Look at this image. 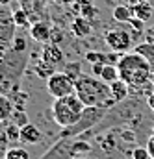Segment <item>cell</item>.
<instances>
[{
    "instance_id": "1",
    "label": "cell",
    "mask_w": 154,
    "mask_h": 159,
    "mask_svg": "<svg viewBox=\"0 0 154 159\" xmlns=\"http://www.w3.org/2000/svg\"><path fill=\"white\" fill-rule=\"evenodd\" d=\"M117 69L119 78L130 87V93H143L145 89H154L151 83L152 65L137 52L123 54L117 63Z\"/></svg>"
},
{
    "instance_id": "2",
    "label": "cell",
    "mask_w": 154,
    "mask_h": 159,
    "mask_svg": "<svg viewBox=\"0 0 154 159\" xmlns=\"http://www.w3.org/2000/svg\"><path fill=\"white\" fill-rule=\"evenodd\" d=\"M75 94L84 102L85 107H104L110 109L117 102L112 96L110 83L93 74H80L75 83Z\"/></svg>"
},
{
    "instance_id": "3",
    "label": "cell",
    "mask_w": 154,
    "mask_h": 159,
    "mask_svg": "<svg viewBox=\"0 0 154 159\" xmlns=\"http://www.w3.org/2000/svg\"><path fill=\"white\" fill-rule=\"evenodd\" d=\"M28 65V52H17L13 48L4 52L0 65V93L9 96L19 91V81Z\"/></svg>"
},
{
    "instance_id": "4",
    "label": "cell",
    "mask_w": 154,
    "mask_h": 159,
    "mask_svg": "<svg viewBox=\"0 0 154 159\" xmlns=\"http://www.w3.org/2000/svg\"><path fill=\"white\" fill-rule=\"evenodd\" d=\"M84 109H85V106L76 94H69V96H63V98H54L52 119L60 128H69V126L76 124L80 120Z\"/></svg>"
},
{
    "instance_id": "5",
    "label": "cell",
    "mask_w": 154,
    "mask_h": 159,
    "mask_svg": "<svg viewBox=\"0 0 154 159\" xmlns=\"http://www.w3.org/2000/svg\"><path fill=\"white\" fill-rule=\"evenodd\" d=\"M91 144L75 137H60V141L41 159H73L78 152H89Z\"/></svg>"
},
{
    "instance_id": "6",
    "label": "cell",
    "mask_w": 154,
    "mask_h": 159,
    "mask_svg": "<svg viewBox=\"0 0 154 159\" xmlns=\"http://www.w3.org/2000/svg\"><path fill=\"white\" fill-rule=\"evenodd\" d=\"M106 111L108 109H104V107H85L76 124H73L69 128H61V137H76V135H82L84 131L91 129L95 124H99L100 120L104 119Z\"/></svg>"
},
{
    "instance_id": "7",
    "label": "cell",
    "mask_w": 154,
    "mask_h": 159,
    "mask_svg": "<svg viewBox=\"0 0 154 159\" xmlns=\"http://www.w3.org/2000/svg\"><path fill=\"white\" fill-rule=\"evenodd\" d=\"M75 83H76L75 78H71L63 70H58L46 80V91L54 98H63V96L75 94Z\"/></svg>"
},
{
    "instance_id": "8",
    "label": "cell",
    "mask_w": 154,
    "mask_h": 159,
    "mask_svg": "<svg viewBox=\"0 0 154 159\" xmlns=\"http://www.w3.org/2000/svg\"><path fill=\"white\" fill-rule=\"evenodd\" d=\"M17 35V22L13 11L7 6H0V50L6 52L11 48V43Z\"/></svg>"
},
{
    "instance_id": "9",
    "label": "cell",
    "mask_w": 154,
    "mask_h": 159,
    "mask_svg": "<svg viewBox=\"0 0 154 159\" xmlns=\"http://www.w3.org/2000/svg\"><path fill=\"white\" fill-rule=\"evenodd\" d=\"M132 34L124 28H112L104 34V43L110 48V52H117V54H126L132 48Z\"/></svg>"
},
{
    "instance_id": "10",
    "label": "cell",
    "mask_w": 154,
    "mask_h": 159,
    "mask_svg": "<svg viewBox=\"0 0 154 159\" xmlns=\"http://www.w3.org/2000/svg\"><path fill=\"white\" fill-rule=\"evenodd\" d=\"M41 59L46 61L48 65L56 67V69H58L60 65H63V61H65L63 50H61L58 44H54V43H46V44L43 46V50H41Z\"/></svg>"
},
{
    "instance_id": "11",
    "label": "cell",
    "mask_w": 154,
    "mask_h": 159,
    "mask_svg": "<svg viewBox=\"0 0 154 159\" xmlns=\"http://www.w3.org/2000/svg\"><path fill=\"white\" fill-rule=\"evenodd\" d=\"M30 37L34 41H37V43L46 44V43H50V39H52V28L46 22H34L30 26Z\"/></svg>"
},
{
    "instance_id": "12",
    "label": "cell",
    "mask_w": 154,
    "mask_h": 159,
    "mask_svg": "<svg viewBox=\"0 0 154 159\" xmlns=\"http://www.w3.org/2000/svg\"><path fill=\"white\" fill-rule=\"evenodd\" d=\"M21 141L26 143V144H37L43 141V133L39 131L37 126L34 124H26L21 128Z\"/></svg>"
},
{
    "instance_id": "13",
    "label": "cell",
    "mask_w": 154,
    "mask_h": 159,
    "mask_svg": "<svg viewBox=\"0 0 154 159\" xmlns=\"http://www.w3.org/2000/svg\"><path fill=\"white\" fill-rule=\"evenodd\" d=\"M71 30H73V34L76 35V37H87L91 32H93V26H91V20L89 19H85V17H76L75 20H73V24H71Z\"/></svg>"
},
{
    "instance_id": "14",
    "label": "cell",
    "mask_w": 154,
    "mask_h": 159,
    "mask_svg": "<svg viewBox=\"0 0 154 159\" xmlns=\"http://www.w3.org/2000/svg\"><path fill=\"white\" fill-rule=\"evenodd\" d=\"M110 89H112V96H113V100H115L117 104L123 102V100L130 94V87H128L121 78L117 80V81H113V83H110Z\"/></svg>"
},
{
    "instance_id": "15",
    "label": "cell",
    "mask_w": 154,
    "mask_h": 159,
    "mask_svg": "<svg viewBox=\"0 0 154 159\" xmlns=\"http://www.w3.org/2000/svg\"><path fill=\"white\" fill-rule=\"evenodd\" d=\"M13 111H15V106H13L11 98L0 93V124H2V122H6V120H9V119H11Z\"/></svg>"
},
{
    "instance_id": "16",
    "label": "cell",
    "mask_w": 154,
    "mask_h": 159,
    "mask_svg": "<svg viewBox=\"0 0 154 159\" xmlns=\"http://www.w3.org/2000/svg\"><path fill=\"white\" fill-rule=\"evenodd\" d=\"M113 19H115L117 22H126L128 24V20L134 17V9L130 7V6H124V4H119L113 7Z\"/></svg>"
},
{
    "instance_id": "17",
    "label": "cell",
    "mask_w": 154,
    "mask_h": 159,
    "mask_svg": "<svg viewBox=\"0 0 154 159\" xmlns=\"http://www.w3.org/2000/svg\"><path fill=\"white\" fill-rule=\"evenodd\" d=\"M132 9H134V17L141 19L143 22H147L152 17V6H151V2H141L137 6H134Z\"/></svg>"
},
{
    "instance_id": "18",
    "label": "cell",
    "mask_w": 154,
    "mask_h": 159,
    "mask_svg": "<svg viewBox=\"0 0 154 159\" xmlns=\"http://www.w3.org/2000/svg\"><path fill=\"white\" fill-rule=\"evenodd\" d=\"M34 72L37 74V78H43V80H48L54 72H58L56 70V67H52V65H48L46 61H37L36 63V67H34Z\"/></svg>"
},
{
    "instance_id": "19",
    "label": "cell",
    "mask_w": 154,
    "mask_h": 159,
    "mask_svg": "<svg viewBox=\"0 0 154 159\" xmlns=\"http://www.w3.org/2000/svg\"><path fill=\"white\" fill-rule=\"evenodd\" d=\"M134 52H137V54L143 56L151 65H154V43H147V41H145V43H139Z\"/></svg>"
},
{
    "instance_id": "20",
    "label": "cell",
    "mask_w": 154,
    "mask_h": 159,
    "mask_svg": "<svg viewBox=\"0 0 154 159\" xmlns=\"http://www.w3.org/2000/svg\"><path fill=\"white\" fill-rule=\"evenodd\" d=\"M100 80H104L106 83H113L119 80V69L117 65H104V70L100 74Z\"/></svg>"
},
{
    "instance_id": "21",
    "label": "cell",
    "mask_w": 154,
    "mask_h": 159,
    "mask_svg": "<svg viewBox=\"0 0 154 159\" xmlns=\"http://www.w3.org/2000/svg\"><path fill=\"white\" fill-rule=\"evenodd\" d=\"M6 159H30V154L22 146H11L6 152Z\"/></svg>"
},
{
    "instance_id": "22",
    "label": "cell",
    "mask_w": 154,
    "mask_h": 159,
    "mask_svg": "<svg viewBox=\"0 0 154 159\" xmlns=\"http://www.w3.org/2000/svg\"><path fill=\"white\" fill-rule=\"evenodd\" d=\"M4 129H6V135H7V141L9 143H19L21 141V128L17 124L9 122V124H6Z\"/></svg>"
},
{
    "instance_id": "23",
    "label": "cell",
    "mask_w": 154,
    "mask_h": 159,
    "mask_svg": "<svg viewBox=\"0 0 154 159\" xmlns=\"http://www.w3.org/2000/svg\"><path fill=\"white\" fill-rule=\"evenodd\" d=\"M13 19H15V22H17V26H21V28H24V26H32L30 24V19H28V13L22 9V7H17L15 11H13Z\"/></svg>"
},
{
    "instance_id": "24",
    "label": "cell",
    "mask_w": 154,
    "mask_h": 159,
    "mask_svg": "<svg viewBox=\"0 0 154 159\" xmlns=\"http://www.w3.org/2000/svg\"><path fill=\"white\" fill-rule=\"evenodd\" d=\"M85 61H89L91 65H93V63H104V65H108L110 56L104 54V52H87V54H85Z\"/></svg>"
},
{
    "instance_id": "25",
    "label": "cell",
    "mask_w": 154,
    "mask_h": 159,
    "mask_svg": "<svg viewBox=\"0 0 154 159\" xmlns=\"http://www.w3.org/2000/svg\"><path fill=\"white\" fill-rule=\"evenodd\" d=\"M11 48L17 50V52H28V41H26V35L17 34L15 39H13V43H11Z\"/></svg>"
},
{
    "instance_id": "26",
    "label": "cell",
    "mask_w": 154,
    "mask_h": 159,
    "mask_svg": "<svg viewBox=\"0 0 154 159\" xmlns=\"http://www.w3.org/2000/svg\"><path fill=\"white\" fill-rule=\"evenodd\" d=\"M9 120H11L13 124H17L19 128H22V126L30 124V122H28V115H26L24 111H19V109H15V111H13V115H11V119H9Z\"/></svg>"
},
{
    "instance_id": "27",
    "label": "cell",
    "mask_w": 154,
    "mask_h": 159,
    "mask_svg": "<svg viewBox=\"0 0 154 159\" xmlns=\"http://www.w3.org/2000/svg\"><path fill=\"white\" fill-rule=\"evenodd\" d=\"M63 72H67L71 78L76 80L78 76L82 74V67H80V63H78V61H76V63H65V65H63Z\"/></svg>"
},
{
    "instance_id": "28",
    "label": "cell",
    "mask_w": 154,
    "mask_h": 159,
    "mask_svg": "<svg viewBox=\"0 0 154 159\" xmlns=\"http://www.w3.org/2000/svg\"><path fill=\"white\" fill-rule=\"evenodd\" d=\"M128 24H130V28H132V32H137L139 35L145 32V22L141 20V19H137V17H132L130 20H128Z\"/></svg>"
},
{
    "instance_id": "29",
    "label": "cell",
    "mask_w": 154,
    "mask_h": 159,
    "mask_svg": "<svg viewBox=\"0 0 154 159\" xmlns=\"http://www.w3.org/2000/svg\"><path fill=\"white\" fill-rule=\"evenodd\" d=\"M7 135H6V129L0 128V159H6V152H7Z\"/></svg>"
},
{
    "instance_id": "30",
    "label": "cell",
    "mask_w": 154,
    "mask_h": 159,
    "mask_svg": "<svg viewBox=\"0 0 154 159\" xmlns=\"http://www.w3.org/2000/svg\"><path fill=\"white\" fill-rule=\"evenodd\" d=\"M132 159H151L147 146H145V148H143V146H137V148H134V150H132Z\"/></svg>"
},
{
    "instance_id": "31",
    "label": "cell",
    "mask_w": 154,
    "mask_h": 159,
    "mask_svg": "<svg viewBox=\"0 0 154 159\" xmlns=\"http://www.w3.org/2000/svg\"><path fill=\"white\" fill-rule=\"evenodd\" d=\"M97 13H99V11H97V9L91 6V4H87V6H82V7H80V15H82V17H85V19H93Z\"/></svg>"
},
{
    "instance_id": "32",
    "label": "cell",
    "mask_w": 154,
    "mask_h": 159,
    "mask_svg": "<svg viewBox=\"0 0 154 159\" xmlns=\"http://www.w3.org/2000/svg\"><path fill=\"white\" fill-rule=\"evenodd\" d=\"M102 70H104V63H93V65H91V74H93V76L100 78Z\"/></svg>"
},
{
    "instance_id": "33",
    "label": "cell",
    "mask_w": 154,
    "mask_h": 159,
    "mask_svg": "<svg viewBox=\"0 0 154 159\" xmlns=\"http://www.w3.org/2000/svg\"><path fill=\"white\" fill-rule=\"evenodd\" d=\"M113 146H115V139H113V135H108V139L102 143V148L108 152V150H113Z\"/></svg>"
},
{
    "instance_id": "34",
    "label": "cell",
    "mask_w": 154,
    "mask_h": 159,
    "mask_svg": "<svg viewBox=\"0 0 154 159\" xmlns=\"http://www.w3.org/2000/svg\"><path fill=\"white\" fill-rule=\"evenodd\" d=\"M147 150H149L151 159H154V137H149V141H147Z\"/></svg>"
},
{
    "instance_id": "35",
    "label": "cell",
    "mask_w": 154,
    "mask_h": 159,
    "mask_svg": "<svg viewBox=\"0 0 154 159\" xmlns=\"http://www.w3.org/2000/svg\"><path fill=\"white\" fill-rule=\"evenodd\" d=\"M123 139H124L126 143H134V141H136V135H134L130 129H126V131L123 133Z\"/></svg>"
},
{
    "instance_id": "36",
    "label": "cell",
    "mask_w": 154,
    "mask_h": 159,
    "mask_svg": "<svg viewBox=\"0 0 154 159\" xmlns=\"http://www.w3.org/2000/svg\"><path fill=\"white\" fill-rule=\"evenodd\" d=\"M145 41H147V43H154V28L147 30V34H145Z\"/></svg>"
},
{
    "instance_id": "37",
    "label": "cell",
    "mask_w": 154,
    "mask_h": 159,
    "mask_svg": "<svg viewBox=\"0 0 154 159\" xmlns=\"http://www.w3.org/2000/svg\"><path fill=\"white\" fill-rule=\"evenodd\" d=\"M124 6H130V7H134V6H137V4H141L143 0H121Z\"/></svg>"
},
{
    "instance_id": "38",
    "label": "cell",
    "mask_w": 154,
    "mask_h": 159,
    "mask_svg": "<svg viewBox=\"0 0 154 159\" xmlns=\"http://www.w3.org/2000/svg\"><path fill=\"white\" fill-rule=\"evenodd\" d=\"M147 102H149V107H151V109L154 111V93L151 94V96H149V100H147Z\"/></svg>"
},
{
    "instance_id": "39",
    "label": "cell",
    "mask_w": 154,
    "mask_h": 159,
    "mask_svg": "<svg viewBox=\"0 0 154 159\" xmlns=\"http://www.w3.org/2000/svg\"><path fill=\"white\" fill-rule=\"evenodd\" d=\"M13 0H0V6H9Z\"/></svg>"
},
{
    "instance_id": "40",
    "label": "cell",
    "mask_w": 154,
    "mask_h": 159,
    "mask_svg": "<svg viewBox=\"0 0 154 159\" xmlns=\"http://www.w3.org/2000/svg\"><path fill=\"white\" fill-rule=\"evenodd\" d=\"M60 2H61V4H73L75 0H60Z\"/></svg>"
},
{
    "instance_id": "41",
    "label": "cell",
    "mask_w": 154,
    "mask_h": 159,
    "mask_svg": "<svg viewBox=\"0 0 154 159\" xmlns=\"http://www.w3.org/2000/svg\"><path fill=\"white\" fill-rule=\"evenodd\" d=\"M2 59H4V52L0 50V65H2Z\"/></svg>"
},
{
    "instance_id": "42",
    "label": "cell",
    "mask_w": 154,
    "mask_h": 159,
    "mask_svg": "<svg viewBox=\"0 0 154 159\" xmlns=\"http://www.w3.org/2000/svg\"><path fill=\"white\" fill-rule=\"evenodd\" d=\"M151 83H152V87H154V70H152V76H151Z\"/></svg>"
},
{
    "instance_id": "43",
    "label": "cell",
    "mask_w": 154,
    "mask_h": 159,
    "mask_svg": "<svg viewBox=\"0 0 154 159\" xmlns=\"http://www.w3.org/2000/svg\"><path fill=\"white\" fill-rule=\"evenodd\" d=\"M151 137H154V128H152V133H151Z\"/></svg>"
},
{
    "instance_id": "44",
    "label": "cell",
    "mask_w": 154,
    "mask_h": 159,
    "mask_svg": "<svg viewBox=\"0 0 154 159\" xmlns=\"http://www.w3.org/2000/svg\"><path fill=\"white\" fill-rule=\"evenodd\" d=\"M143 2H151V0H143Z\"/></svg>"
}]
</instances>
